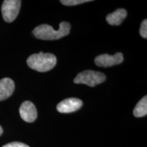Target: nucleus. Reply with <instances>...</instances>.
Wrapping results in <instances>:
<instances>
[{
    "label": "nucleus",
    "instance_id": "f257e3e1",
    "mask_svg": "<svg viewBox=\"0 0 147 147\" xmlns=\"http://www.w3.org/2000/svg\"><path fill=\"white\" fill-rule=\"evenodd\" d=\"M70 24L67 22H61L58 30H55L51 25L42 24L33 30V34L36 38L43 40H55L63 38L69 34Z\"/></svg>",
    "mask_w": 147,
    "mask_h": 147
},
{
    "label": "nucleus",
    "instance_id": "f03ea898",
    "mask_svg": "<svg viewBox=\"0 0 147 147\" xmlns=\"http://www.w3.org/2000/svg\"><path fill=\"white\" fill-rule=\"evenodd\" d=\"M27 65L30 68L40 72H46L56 65L57 58L51 53L40 52L29 56L27 60Z\"/></svg>",
    "mask_w": 147,
    "mask_h": 147
},
{
    "label": "nucleus",
    "instance_id": "7ed1b4c3",
    "mask_svg": "<svg viewBox=\"0 0 147 147\" xmlns=\"http://www.w3.org/2000/svg\"><path fill=\"white\" fill-rule=\"evenodd\" d=\"M106 76L104 73L93 70H85L78 74L74 79V82L76 84H84L89 87L95 86L104 82Z\"/></svg>",
    "mask_w": 147,
    "mask_h": 147
},
{
    "label": "nucleus",
    "instance_id": "20e7f679",
    "mask_svg": "<svg viewBox=\"0 0 147 147\" xmlns=\"http://www.w3.org/2000/svg\"><path fill=\"white\" fill-rule=\"evenodd\" d=\"M20 0H5L1 5V12L4 21L7 23L14 21L17 17L21 8Z\"/></svg>",
    "mask_w": 147,
    "mask_h": 147
},
{
    "label": "nucleus",
    "instance_id": "39448f33",
    "mask_svg": "<svg viewBox=\"0 0 147 147\" xmlns=\"http://www.w3.org/2000/svg\"><path fill=\"white\" fill-rule=\"evenodd\" d=\"M123 61V55L121 53H117L114 55L103 54L97 56L95 59V63L99 67H108L119 65Z\"/></svg>",
    "mask_w": 147,
    "mask_h": 147
},
{
    "label": "nucleus",
    "instance_id": "423d86ee",
    "mask_svg": "<svg viewBox=\"0 0 147 147\" xmlns=\"http://www.w3.org/2000/svg\"><path fill=\"white\" fill-rule=\"evenodd\" d=\"M82 104L83 103L82 100L71 97L59 103L57 106V110L61 113H71L80 109L82 106Z\"/></svg>",
    "mask_w": 147,
    "mask_h": 147
},
{
    "label": "nucleus",
    "instance_id": "0eeeda50",
    "mask_svg": "<svg viewBox=\"0 0 147 147\" xmlns=\"http://www.w3.org/2000/svg\"><path fill=\"white\" fill-rule=\"evenodd\" d=\"M19 113L23 121L27 123H33L38 117L35 105L30 101H25L20 106Z\"/></svg>",
    "mask_w": 147,
    "mask_h": 147
},
{
    "label": "nucleus",
    "instance_id": "6e6552de",
    "mask_svg": "<svg viewBox=\"0 0 147 147\" xmlns=\"http://www.w3.org/2000/svg\"><path fill=\"white\" fill-rule=\"evenodd\" d=\"M14 82L11 78H4L0 80V101L8 99L14 93Z\"/></svg>",
    "mask_w": 147,
    "mask_h": 147
},
{
    "label": "nucleus",
    "instance_id": "1a4fd4ad",
    "mask_svg": "<svg viewBox=\"0 0 147 147\" xmlns=\"http://www.w3.org/2000/svg\"><path fill=\"white\" fill-rule=\"evenodd\" d=\"M127 15V12L123 8H119L113 13L106 16V20L110 25H120Z\"/></svg>",
    "mask_w": 147,
    "mask_h": 147
},
{
    "label": "nucleus",
    "instance_id": "9d476101",
    "mask_svg": "<svg viewBox=\"0 0 147 147\" xmlns=\"http://www.w3.org/2000/svg\"><path fill=\"white\" fill-rule=\"evenodd\" d=\"M136 117H142L147 115V97L144 96L138 102L133 111Z\"/></svg>",
    "mask_w": 147,
    "mask_h": 147
},
{
    "label": "nucleus",
    "instance_id": "9b49d317",
    "mask_svg": "<svg viewBox=\"0 0 147 147\" xmlns=\"http://www.w3.org/2000/svg\"><path fill=\"white\" fill-rule=\"evenodd\" d=\"M90 0H61V3L63 5H67V6H71V5H76L82 3L89 2Z\"/></svg>",
    "mask_w": 147,
    "mask_h": 147
},
{
    "label": "nucleus",
    "instance_id": "f8f14e48",
    "mask_svg": "<svg viewBox=\"0 0 147 147\" xmlns=\"http://www.w3.org/2000/svg\"><path fill=\"white\" fill-rule=\"evenodd\" d=\"M140 36L146 39L147 38V21L146 19L144 20L141 24L140 29Z\"/></svg>",
    "mask_w": 147,
    "mask_h": 147
},
{
    "label": "nucleus",
    "instance_id": "ddd939ff",
    "mask_svg": "<svg viewBox=\"0 0 147 147\" xmlns=\"http://www.w3.org/2000/svg\"><path fill=\"white\" fill-rule=\"evenodd\" d=\"M2 147H29L28 145L19 142H13L3 145Z\"/></svg>",
    "mask_w": 147,
    "mask_h": 147
},
{
    "label": "nucleus",
    "instance_id": "4468645a",
    "mask_svg": "<svg viewBox=\"0 0 147 147\" xmlns=\"http://www.w3.org/2000/svg\"><path fill=\"white\" fill-rule=\"evenodd\" d=\"M3 134V128L1 127V126L0 125V136H1V134Z\"/></svg>",
    "mask_w": 147,
    "mask_h": 147
}]
</instances>
